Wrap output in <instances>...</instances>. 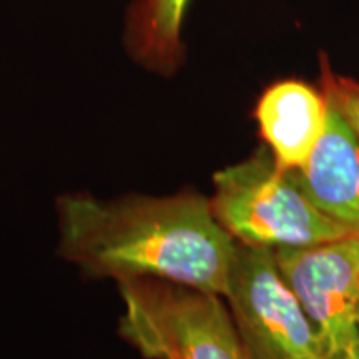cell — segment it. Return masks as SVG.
<instances>
[{
  "mask_svg": "<svg viewBox=\"0 0 359 359\" xmlns=\"http://www.w3.org/2000/svg\"><path fill=\"white\" fill-rule=\"evenodd\" d=\"M213 183L215 217L241 245L276 250L354 236L309 200L293 172L278 167L268 147L218 172Z\"/></svg>",
  "mask_w": 359,
  "mask_h": 359,
  "instance_id": "2",
  "label": "cell"
},
{
  "mask_svg": "<svg viewBox=\"0 0 359 359\" xmlns=\"http://www.w3.org/2000/svg\"><path fill=\"white\" fill-rule=\"evenodd\" d=\"M291 172L323 213L359 235V140L331 105L313 154Z\"/></svg>",
  "mask_w": 359,
  "mask_h": 359,
  "instance_id": "6",
  "label": "cell"
},
{
  "mask_svg": "<svg viewBox=\"0 0 359 359\" xmlns=\"http://www.w3.org/2000/svg\"><path fill=\"white\" fill-rule=\"evenodd\" d=\"M358 326H359V313H358Z\"/></svg>",
  "mask_w": 359,
  "mask_h": 359,
  "instance_id": "10",
  "label": "cell"
},
{
  "mask_svg": "<svg viewBox=\"0 0 359 359\" xmlns=\"http://www.w3.org/2000/svg\"><path fill=\"white\" fill-rule=\"evenodd\" d=\"M57 212L62 257L90 275L226 293L238 241L198 193L120 200L77 193L62 196Z\"/></svg>",
  "mask_w": 359,
  "mask_h": 359,
  "instance_id": "1",
  "label": "cell"
},
{
  "mask_svg": "<svg viewBox=\"0 0 359 359\" xmlns=\"http://www.w3.org/2000/svg\"><path fill=\"white\" fill-rule=\"evenodd\" d=\"M275 258L316 326L326 359H359V235L283 246Z\"/></svg>",
  "mask_w": 359,
  "mask_h": 359,
  "instance_id": "5",
  "label": "cell"
},
{
  "mask_svg": "<svg viewBox=\"0 0 359 359\" xmlns=\"http://www.w3.org/2000/svg\"><path fill=\"white\" fill-rule=\"evenodd\" d=\"M190 0H133L125 13L123 45L148 72L170 77L185 64L183 22Z\"/></svg>",
  "mask_w": 359,
  "mask_h": 359,
  "instance_id": "8",
  "label": "cell"
},
{
  "mask_svg": "<svg viewBox=\"0 0 359 359\" xmlns=\"http://www.w3.org/2000/svg\"><path fill=\"white\" fill-rule=\"evenodd\" d=\"M224 298L250 359H326L321 336L283 278L275 250L238 243Z\"/></svg>",
  "mask_w": 359,
  "mask_h": 359,
  "instance_id": "4",
  "label": "cell"
},
{
  "mask_svg": "<svg viewBox=\"0 0 359 359\" xmlns=\"http://www.w3.org/2000/svg\"><path fill=\"white\" fill-rule=\"evenodd\" d=\"M327 110L321 90L299 80H281L264 90L255 118L278 167L298 170L306 163L325 132Z\"/></svg>",
  "mask_w": 359,
  "mask_h": 359,
  "instance_id": "7",
  "label": "cell"
},
{
  "mask_svg": "<svg viewBox=\"0 0 359 359\" xmlns=\"http://www.w3.org/2000/svg\"><path fill=\"white\" fill-rule=\"evenodd\" d=\"M321 92L344 122L349 125L359 140V82L348 77L336 75L321 58Z\"/></svg>",
  "mask_w": 359,
  "mask_h": 359,
  "instance_id": "9",
  "label": "cell"
},
{
  "mask_svg": "<svg viewBox=\"0 0 359 359\" xmlns=\"http://www.w3.org/2000/svg\"><path fill=\"white\" fill-rule=\"evenodd\" d=\"M120 296L118 333L145 359H250L218 294L138 278Z\"/></svg>",
  "mask_w": 359,
  "mask_h": 359,
  "instance_id": "3",
  "label": "cell"
}]
</instances>
